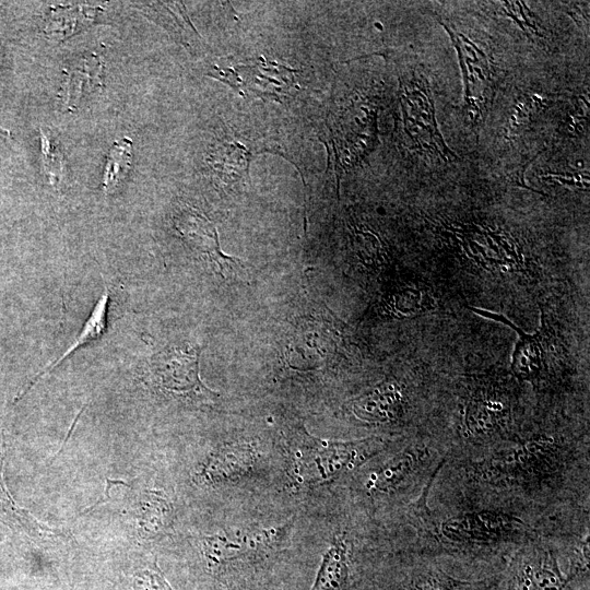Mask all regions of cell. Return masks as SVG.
<instances>
[{
    "label": "cell",
    "instance_id": "9",
    "mask_svg": "<svg viewBox=\"0 0 590 590\" xmlns=\"http://www.w3.org/2000/svg\"><path fill=\"white\" fill-rule=\"evenodd\" d=\"M215 78L236 90L250 91L261 97H274L286 92L293 85L294 70L275 62L266 63L261 58L248 64L227 63L214 67Z\"/></svg>",
    "mask_w": 590,
    "mask_h": 590
},
{
    "label": "cell",
    "instance_id": "6",
    "mask_svg": "<svg viewBox=\"0 0 590 590\" xmlns=\"http://www.w3.org/2000/svg\"><path fill=\"white\" fill-rule=\"evenodd\" d=\"M473 312L497 322L509 326L517 334L518 340L510 361L511 378L523 388L531 387L538 397L536 404L539 417H543V405L560 401L565 394L576 392V389L562 379L550 366L546 353V318L541 308V324L535 333L529 334L516 326L502 314L477 307H469Z\"/></svg>",
    "mask_w": 590,
    "mask_h": 590
},
{
    "label": "cell",
    "instance_id": "18",
    "mask_svg": "<svg viewBox=\"0 0 590 590\" xmlns=\"http://www.w3.org/2000/svg\"><path fill=\"white\" fill-rule=\"evenodd\" d=\"M134 585L138 590H173L161 574L149 570L140 573Z\"/></svg>",
    "mask_w": 590,
    "mask_h": 590
},
{
    "label": "cell",
    "instance_id": "8",
    "mask_svg": "<svg viewBox=\"0 0 590 590\" xmlns=\"http://www.w3.org/2000/svg\"><path fill=\"white\" fill-rule=\"evenodd\" d=\"M199 345H173L155 353L150 359V370L155 384L166 393L181 400L206 403L219 393L208 388L199 375Z\"/></svg>",
    "mask_w": 590,
    "mask_h": 590
},
{
    "label": "cell",
    "instance_id": "19",
    "mask_svg": "<svg viewBox=\"0 0 590 590\" xmlns=\"http://www.w3.org/2000/svg\"><path fill=\"white\" fill-rule=\"evenodd\" d=\"M126 482L123 481H120V480H113V479H109L107 477L106 479V486H105V491H104V496L103 498H99L93 506L84 509L80 515H83L87 511H91L93 510L94 508H96L98 505L101 504H104L106 502H109L110 500V491L114 486H117V485H120V484H125Z\"/></svg>",
    "mask_w": 590,
    "mask_h": 590
},
{
    "label": "cell",
    "instance_id": "15",
    "mask_svg": "<svg viewBox=\"0 0 590 590\" xmlns=\"http://www.w3.org/2000/svg\"><path fill=\"white\" fill-rule=\"evenodd\" d=\"M253 461L252 448L248 445H234L221 448L204 465L201 476L214 482L241 474Z\"/></svg>",
    "mask_w": 590,
    "mask_h": 590
},
{
    "label": "cell",
    "instance_id": "2",
    "mask_svg": "<svg viewBox=\"0 0 590 590\" xmlns=\"http://www.w3.org/2000/svg\"><path fill=\"white\" fill-rule=\"evenodd\" d=\"M398 532L399 550L504 569L516 551L531 542L582 535L590 527L511 504L430 491Z\"/></svg>",
    "mask_w": 590,
    "mask_h": 590
},
{
    "label": "cell",
    "instance_id": "16",
    "mask_svg": "<svg viewBox=\"0 0 590 590\" xmlns=\"http://www.w3.org/2000/svg\"><path fill=\"white\" fill-rule=\"evenodd\" d=\"M138 510V526L143 538H151L158 533L165 524V520L170 511L165 498L156 492L144 493Z\"/></svg>",
    "mask_w": 590,
    "mask_h": 590
},
{
    "label": "cell",
    "instance_id": "10",
    "mask_svg": "<svg viewBox=\"0 0 590 590\" xmlns=\"http://www.w3.org/2000/svg\"><path fill=\"white\" fill-rule=\"evenodd\" d=\"M176 227L184 239L216 266V271L225 278L227 272L240 269L237 258L221 251L214 224L194 210H185L176 217Z\"/></svg>",
    "mask_w": 590,
    "mask_h": 590
},
{
    "label": "cell",
    "instance_id": "4",
    "mask_svg": "<svg viewBox=\"0 0 590 590\" xmlns=\"http://www.w3.org/2000/svg\"><path fill=\"white\" fill-rule=\"evenodd\" d=\"M440 436L422 433L401 437L375 456L361 474V491L373 505H389L399 528L406 515L425 503L448 458Z\"/></svg>",
    "mask_w": 590,
    "mask_h": 590
},
{
    "label": "cell",
    "instance_id": "7",
    "mask_svg": "<svg viewBox=\"0 0 590 590\" xmlns=\"http://www.w3.org/2000/svg\"><path fill=\"white\" fill-rule=\"evenodd\" d=\"M573 538L540 539L516 551L505 568L504 590L588 589L589 582L566 570L565 547Z\"/></svg>",
    "mask_w": 590,
    "mask_h": 590
},
{
    "label": "cell",
    "instance_id": "5",
    "mask_svg": "<svg viewBox=\"0 0 590 590\" xmlns=\"http://www.w3.org/2000/svg\"><path fill=\"white\" fill-rule=\"evenodd\" d=\"M394 577L384 590H503L505 569L469 565L445 556L398 550Z\"/></svg>",
    "mask_w": 590,
    "mask_h": 590
},
{
    "label": "cell",
    "instance_id": "1",
    "mask_svg": "<svg viewBox=\"0 0 590 590\" xmlns=\"http://www.w3.org/2000/svg\"><path fill=\"white\" fill-rule=\"evenodd\" d=\"M586 425L535 418L512 438L463 458H447L430 491L517 505L590 524V453Z\"/></svg>",
    "mask_w": 590,
    "mask_h": 590
},
{
    "label": "cell",
    "instance_id": "17",
    "mask_svg": "<svg viewBox=\"0 0 590 590\" xmlns=\"http://www.w3.org/2000/svg\"><path fill=\"white\" fill-rule=\"evenodd\" d=\"M131 141L127 138L111 146L103 177V190L113 192L126 177L131 162Z\"/></svg>",
    "mask_w": 590,
    "mask_h": 590
},
{
    "label": "cell",
    "instance_id": "14",
    "mask_svg": "<svg viewBox=\"0 0 590 590\" xmlns=\"http://www.w3.org/2000/svg\"><path fill=\"white\" fill-rule=\"evenodd\" d=\"M108 305H109V290L107 285H104V291L98 300L96 302L95 306L93 307L90 316L85 320L81 331L75 337V340L68 346L67 351L60 355L57 359L52 361L50 364H48L40 373H38L28 384V386L24 389L23 392H21L16 399L14 400V403H16L26 392L31 390V388L46 374L51 371L55 367H57L62 361L68 358L70 354L75 352L81 345H85L87 343H91L97 339H99L107 326V312H108Z\"/></svg>",
    "mask_w": 590,
    "mask_h": 590
},
{
    "label": "cell",
    "instance_id": "13",
    "mask_svg": "<svg viewBox=\"0 0 590 590\" xmlns=\"http://www.w3.org/2000/svg\"><path fill=\"white\" fill-rule=\"evenodd\" d=\"M386 311L399 319L415 318L436 308L433 290L420 276L399 280L384 299Z\"/></svg>",
    "mask_w": 590,
    "mask_h": 590
},
{
    "label": "cell",
    "instance_id": "12",
    "mask_svg": "<svg viewBox=\"0 0 590 590\" xmlns=\"http://www.w3.org/2000/svg\"><path fill=\"white\" fill-rule=\"evenodd\" d=\"M285 534L284 530H262L253 533L232 532L202 540V548L210 567L235 558L246 552L266 551Z\"/></svg>",
    "mask_w": 590,
    "mask_h": 590
},
{
    "label": "cell",
    "instance_id": "3",
    "mask_svg": "<svg viewBox=\"0 0 590 590\" xmlns=\"http://www.w3.org/2000/svg\"><path fill=\"white\" fill-rule=\"evenodd\" d=\"M524 396L511 377L476 374L462 378L450 397V421L438 433L448 458L473 456L517 435L534 420L527 415Z\"/></svg>",
    "mask_w": 590,
    "mask_h": 590
},
{
    "label": "cell",
    "instance_id": "11",
    "mask_svg": "<svg viewBox=\"0 0 590 590\" xmlns=\"http://www.w3.org/2000/svg\"><path fill=\"white\" fill-rule=\"evenodd\" d=\"M350 532L343 529L333 536L311 590H352L357 538Z\"/></svg>",
    "mask_w": 590,
    "mask_h": 590
}]
</instances>
